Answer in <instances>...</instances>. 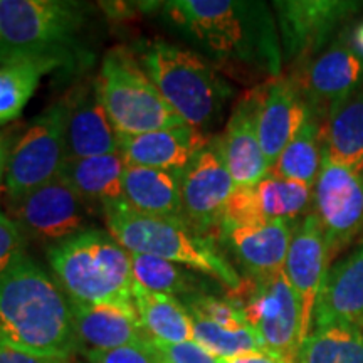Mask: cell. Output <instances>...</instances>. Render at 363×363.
I'll use <instances>...</instances> for the list:
<instances>
[{
  "mask_svg": "<svg viewBox=\"0 0 363 363\" xmlns=\"http://www.w3.org/2000/svg\"><path fill=\"white\" fill-rule=\"evenodd\" d=\"M165 26L220 72L240 81L278 78L283 49L274 12L261 0H170Z\"/></svg>",
  "mask_w": 363,
  "mask_h": 363,
  "instance_id": "cell-1",
  "label": "cell"
},
{
  "mask_svg": "<svg viewBox=\"0 0 363 363\" xmlns=\"http://www.w3.org/2000/svg\"><path fill=\"white\" fill-rule=\"evenodd\" d=\"M0 342L65 360L79 347L69 298L27 254L0 276Z\"/></svg>",
  "mask_w": 363,
  "mask_h": 363,
  "instance_id": "cell-2",
  "label": "cell"
},
{
  "mask_svg": "<svg viewBox=\"0 0 363 363\" xmlns=\"http://www.w3.org/2000/svg\"><path fill=\"white\" fill-rule=\"evenodd\" d=\"M93 7L74 0H0V65L49 62L78 71L91 62Z\"/></svg>",
  "mask_w": 363,
  "mask_h": 363,
  "instance_id": "cell-3",
  "label": "cell"
},
{
  "mask_svg": "<svg viewBox=\"0 0 363 363\" xmlns=\"http://www.w3.org/2000/svg\"><path fill=\"white\" fill-rule=\"evenodd\" d=\"M135 54L185 125L206 133L220 120L234 89L211 61L194 49L162 39L140 43Z\"/></svg>",
  "mask_w": 363,
  "mask_h": 363,
  "instance_id": "cell-4",
  "label": "cell"
},
{
  "mask_svg": "<svg viewBox=\"0 0 363 363\" xmlns=\"http://www.w3.org/2000/svg\"><path fill=\"white\" fill-rule=\"evenodd\" d=\"M103 216L108 233L128 252L150 254L202 272L220 281L229 291L242 283L217 239L197 233L185 220L140 214L125 202L104 208Z\"/></svg>",
  "mask_w": 363,
  "mask_h": 363,
  "instance_id": "cell-5",
  "label": "cell"
},
{
  "mask_svg": "<svg viewBox=\"0 0 363 363\" xmlns=\"http://www.w3.org/2000/svg\"><path fill=\"white\" fill-rule=\"evenodd\" d=\"M66 296L78 303H133V271L126 249L99 229H84L45 251Z\"/></svg>",
  "mask_w": 363,
  "mask_h": 363,
  "instance_id": "cell-6",
  "label": "cell"
},
{
  "mask_svg": "<svg viewBox=\"0 0 363 363\" xmlns=\"http://www.w3.org/2000/svg\"><path fill=\"white\" fill-rule=\"evenodd\" d=\"M96 81L104 110L118 135L185 125L145 72L135 51L121 45L110 49L104 54Z\"/></svg>",
  "mask_w": 363,
  "mask_h": 363,
  "instance_id": "cell-7",
  "label": "cell"
},
{
  "mask_svg": "<svg viewBox=\"0 0 363 363\" xmlns=\"http://www.w3.org/2000/svg\"><path fill=\"white\" fill-rule=\"evenodd\" d=\"M67 106L51 104L26 126L9 152L4 187L9 202L19 201L62 174L67 162Z\"/></svg>",
  "mask_w": 363,
  "mask_h": 363,
  "instance_id": "cell-8",
  "label": "cell"
},
{
  "mask_svg": "<svg viewBox=\"0 0 363 363\" xmlns=\"http://www.w3.org/2000/svg\"><path fill=\"white\" fill-rule=\"evenodd\" d=\"M229 299L240 308L246 323L259 335L267 350L296 362L301 310L284 269L261 278H242Z\"/></svg>",
  "mask_w": 363,
  "mask_h": 363,
  "instance_id": "cell-9",
  "label": "cell"
},
{
  "mask_svg": "<svg viewBox=\"0 0 363 363\" xmlns=\"http://www.w3.org/2000/svg\"><path fill=\"white\" fill-rule=\"evenodd\" d=\"M283 61L296 66L320 54L363 11L360 0H276Z\"/></svg>",
  "mask_w": 363,
  "mask_h": 363,
  "instance_id": "cell-10",
  "label": "cell"
},
{
  "mask_svg": "<svg viewBox=\"0 0 363 363\" xmlns=\"http://www.w3.org/2000/svg\"><path fill=\"white\" fill-rule=\"evenodd\" d=\"M289 76L313 115L325 121L335 108L363 89V54L343 30L320 54L293 66Z\"/></svg>",
  "mask_w": 363,
  "mask_h": 363,
  "instance_id": "cell-11",
  "label": "cell"
},
{
  "mask_svg": "<svg viewBox=\"0 0 363 363\" xmlns=\"http://www.w3.org/2000/svg\"><path fill=\"white\" fill-rule=\"evenodd\" d=\"M313 208L323 229L331 261L363 233V170L323 158L313 187Z\"/></svg>",
  "mask_w": 363,
  "mask_h": 363,
  "instance_id": "cell-12",
  "label": "cell"
},
{
  "mask_svg": "<svg viewBox=\"0 0 363 363\" xmlns=\"http://www.w3.org/2000/svg\"><path fill=\"white\" fill-rule=\"evenodd\" d=\"M9 211L26 239L49 246L88 229L84 202L62 174L19 201L9 202Z\"/></svg>",
  "mask_w": 363,
  "mask_h": 363,
  "instance_id": "cell-13",
  "label": "cell"
},
{
  "mask_svg": "<svg viewBox=\"0 0 363 363\" xmlns=\"http://www.w3.org/2000/svg\"><path fill=\"white\" fill-rule=\"evenodd\" d=\"M234 180L220 152L219 136H212L207 147L190 162L180 179L184 220L203 235L216 238Z\"/></svg>",
  "mask_w": 363,
  "mask_h": 363,
  "instance_id": "cell-14",
  "label": "cell"
},
{
  "mask_svg": "<svg viewBox=\"0 0 363 363\" xmlns=\"http://www.w3.org/2000/svg\"><path fill=\"white\" fill-rule=\"evenodd\" d=\"M313 189L269 174L254 187H235L220 225H254L272 220L298 222L308 216Z\"/></svg>",
  "mask_w": 363,
  "mask_h": 363,
  "instance_id": "cell-15",
  "label": "cell"
},
{
  "mask_svg": "<svg viewBox=\"0 0 363 363\" xmlns=\"http://www.w3.org/2000/svg\"><path fill=\"white\" fill-rule=\"evenodd\" d=\"M330 252L318 217L310 212L294 227L284 262V274L293 286L301 310V333L299 342H305L313 331V318L321 286L330 269ZM299 343V345H301Z\"/></svg>",
  "mask_w": 363,
  "mask_h": 363,
  "instance_id": "cell-16",
  "label": "cell"
},
{
  "mask_svg": "<svg viewBox=\"0 0 363 363\" xmlns=\"http://www.w3.org/2000/svg\"><path fill=\"white\" fill-rule=\"evenodd\" d=\"M256 125L262 152L272 167L311 115L291 76H278L252 88Z\"/></svg>",
  "mask_w": 363,
  "mask_h": 363,
  "instance_id": "cell-17",
  "label": "cell"
},
{
  "mask_svg": "<svg viewBox=\"0 0 363 363\" xmlns=\"http://www.w3.org/2000/svg\"><path fill=\"white\" fill-rule=\"evenodd\" d=\"M296 224L272 220L254 225H222L216 239L225 249L227 256L240 266L242 278H261L284 269Z\"/></svg>",
  "mask_w": 363,
  "mask_h": 363,
  "instance_id": "cell-18",
  "label": "cell"
},
{
  "mask_svg": "<svg viewBox=\"0 0 363 363\" xmlns=\"http://www.w3.org/2000/svg\"><path fill=\"white\" fill-rule=\"evenodd\" d=\"M65 101L67 158L101 157L118 152V133L104 110L96 78L76 86Z\"/></svg>",
  "mask_w": 363,
  "mask_h": 363,
  "instance_id": "cell-19",
  "label": "cell"
},
{
  "mask_svg": "<svg viewBox=\"0 0 363 363\" xmlns=\"http://www.w3.org/2000/svg\"><path fill=\"white\" fill-rule=\"evenodd\" d=\"M211 138V135L184 125L140 135H118V152L125 165L150 167L184 174L199 152L207 147Z\"/></svg>",
  "mask_w": 363,
  "mask_h": 363,
  "instance_id": "cell-20",
  "label": "cell"
},
{
  "mask_svg": "<svg viewBox=\"0 0 363 363\" xmlns=\"http://www.w3.org/2000/svg\"><path fill=\"white\" fill-rule=\"evenodd\" d=\"M219 140L222 158L235 187H254L271 174V165L257 136L256 98L252 89L238 99Z\"/></svg>",
  "mask_w": 363,
  "mask_h": 363,
  "instance_id": "cell-21",
  "label": "cell"
},
{
  "mask_svg": "<svg viewBox=\"0 0 363 363\" xmlns=\"http://www.w3.org/2000/svg\"><path fill=\"white\" fill-rule=\"evenodd\" d=\"M76 337L84 350H113L142 343L148 335L133 303H78L69 299Z\"/></svg>",
  "mask_w": 363,
  "mask_h": 363,
  "instance_id": "cell-22",
  "label": "cell"
},
{
  "mask_svg": "<svg viewBox=\"0 0 363 363\" xmlns=\"http://www.w3.org/2000/svg\"><path fill=\"white\" fill-rule=\"evenodd\" d=\"M363 328V244L330 266L318 296L313 328Z\"/></svg>",
  "mask_w": 363,
  "mask_h": 363,
  "instance_id": "cell-23",
  "label": "cell"
},
{
  "mask_svg": "<svg viewBox=\"0 0 363 363\" xmlns=\"http://www.w3.org/2000/svg\"><path fill=\"white\" fill-rule=\"evenodd\" d=\"M180 179L182 174L179 172L126 165L123 201L140 214L184 220Z\"/></svg>",
  "mask_w": 363,
  "mask_h": 363,
  "instance_id": "cell-24",
  "label": "cell"
},
{
  "mask_svg": "<svg viewBox=\"0 0 363 363\" xmlns=\"http://www.w3.org/2000/svg\"><path fill=\"white\" fill-rule=\"evenodd\" d=\"M125 162L120 152L101 157L67 158L62 175L78 192L86 208H104L123 201Z\"/></svg>",
  "mask_w": 363,
  "mask_h": 363,
  "instance_id": "cell-25",
  "label": "cell"
},
{
  "mask_svg": "<svg viewBox=\"0 0 363 363\" xmlns=\"http://www.w3.org/2000/svg\"><path fill=\"white\" fill-rule=\"evenodd\" d=\"M321 133L323 158L363 170V89L325 118Z\"/></svg>",
  "mask_w": 363,
  "mask_h": 363,
  "instance_id": "cell-26",
  "label": "cell"
},
{
  "mask_svg": "<svg viewBox=\"0 0 363 363\" xmlns=\"http://www.w3.org/2000/svg\"><path fill=\"white\" fill-rule=\"evenodd\" d=\"M133 306L145 333L165 343L194 342V321L179 298L133 286Z\"/></svg>",
  "mask_w": 363,
  "mask_h": 363,
  "instance_id": "cell-27",
  "label": "cell"
},
{
  "mask_svg": "<svg viewBox=\"0 0 363 363\" xmlns=\"http://www.w3.org/2000/svg\"><path fill=\"white\" fill-rule=\"evenodd\" d=\"M323 121L311 113L299 128L294 138L288 143L274 165L271 174L283 179L301 182L308 187H315L318 175L323 165Z\"/></svg>",
  "mask_w": 363,
  "mask_h": 363,
  "instance_id": "cell-28",
  "label": "cell"
},
{
  "mask_svg": "<svg viewBox=\"0 0 363 363\" xmlns=\"http://www.w3.org/2000/svg\"><path fill=\"white\" fill-rule=\"evenodd\" d=\"M296 363H363V331L353 326L313 328L299 345Z\"/></svg>",
  "mask_w": 363,
  "mask_h": 363,
  "instance_id": "cell-29",
  "label": "cell"
},
{
  "mask_svg": "<svg viewBox=\"0 0 363 363\" xmlns=\"http://www.w3.org/2000/svg\"><path fill=\"white\" fill-rule=\"evenodd\" d=\"M130 256L135 284L142 286L148 291L182 298L202 293L197 274L189 267L150 256V254L130 252Z\"/></svg>",
  "mask_w": 363,
  "mask_h": 363,
  "instance_id": "cell-30",
  "label": "cell"
},
{
  "mask_svg": "<svg viewBox=\"0 0 363 363\" xmlns=\"http://www.w3.org/2000/svg\"><path fill=\"white\" fill-rule=\"evenodd\" d=\"M57 71L49 62H12L0 65V125L16 120L43 79V76Z\"/></svg>",
  "mask_w": 363,
  "mask_h": 363,
  "instance_id": "cell-31",
  "label": "cell"
},
{
  "mask_svg": "<svg viewBox=\"0 0 363 363\" xmlns=\"http://www.w3.org/2000/svg\"><path fill=\"white\" fill-rule=\"evenodd\" d=\"M192 321L194 342H197L216 358H230L266 348L259 335L251 326L238 330L224 328V326L195 315H192Z\"/></svg>",
  "mask_w": 363,
  "mask_h": 363,
  "instance_id": "cell-32",
  "label": "cell"
},
{
  "mask_svg": "<svg viewBox=\"0 0 363 363\" xmlns=\"http://www.w3.org/2000/svg\"><path fill=\"white\" fill-rule=\"evenodd\" d=\"M185 308L190 311V315L206 318V320L217 323L224 328H244L249 326L244 320L242 311L229 298H217L207 293H195L184 298Z\"/></svg>",
  "mask_w": 363,
  "mask_h": 363,
  "instance_id": "cell-33",
  "label": "cell"
},
{
  "mask_svg": "<svg viewBox=\"0 0 363 363\" xmlns=\"http://www.w3.org/2000/svg\"><path fill=\"white\" fill-rule=\"evenodd\" d=\"M147 343L158 363H217V358L197 342L165 343L148 337Z\"/></svg>",
  "mask_w": 363,
  "mask_h": 363,
  "instance_id": "cell-34",
  "label": "cell"
},
{
  "mask_svg": "<svg viewBox=\"0 0 363 363\" xmlns=\"http://www.w3.org/2000/svg\"><path fill=\"white\" fill-rule=\"evenodd\" d=\"M83 355L84 363H158L147 340L113 350H84Z\"/></svg>",
  "mask_w": 363,
  "mask_h": 363,
  "instance_id": "cell-35",
  "label": "cell"
},
{
  "mask_svg": "<svg viewBox=\"0 0 363 363\" xmlns=\"http://www.w3.org/2000/svg\"><path fill=\"white\" fill-rule=\"evenodd\" d=\"M26 238L11 216L0 208V276L22 256Z\"/></svg>",
  "mask_w": 363,
  "mask_h": 363,
  "instance_id": "cell-36",
  "label": "cell"
},
{
  "mask_svg": "<svg viewBox=\"0 0 363 363\" xmlns=\"http://www.w3.org/2000/svg\"><path fill=\"white\" fill-rule=\"evenodd\" d=\"M0 363H67L65 358L38 355L0 342Z\"/></svg>",
  "mask_w": 363,
  "mask_h": 363,
  "instance_id": "cell-37",
  "label": "cell"
},
{
  "mask_svg": "<svg viewBox=\"0 0 363 363\" xmlns=\"http://www.w3.org/2000/svg\"><path fill=\"white\" fill-rule=\"evenodd\" d=\"M217 363H296L272 350H257L230 358H217Z\"/></svg>",
  "mask_w": 363,
  "mask_h": 363,
  "instance_id": "cell-38",
  "label": "cell"
},
{
  "mask_svg": "<svg viewBox=\"0 0 363 363\" xmlns=\"http://www.w3.org/2000/svg\"><path fill=\"white\" fill-rule=\"evenodd\" d=\"M9 152H11V150H9L7 138L2 133H0V185L4 184V179H6Z\"/></svg>",
  "mask_w": 363,
  "mask_h": 363,
  "instance_id": "cell-39",
  "label": "cell"
},
{
  "mask_svg": "<svg viewBox=\"0 0 363 363\" xmlns=\"http://www.w3.org/2000/svg\"><path fill=\"white\" fill-rule=\"evenodd\" d=\"M350 39L352 44L363 54V22H360V24L353 29V33H350Z\"/></svg>",
  "mask_w": 363,
  "mask_h": 363,
  "instance_id": "cell-40",
  "label": "cell"
}]
</instances>
